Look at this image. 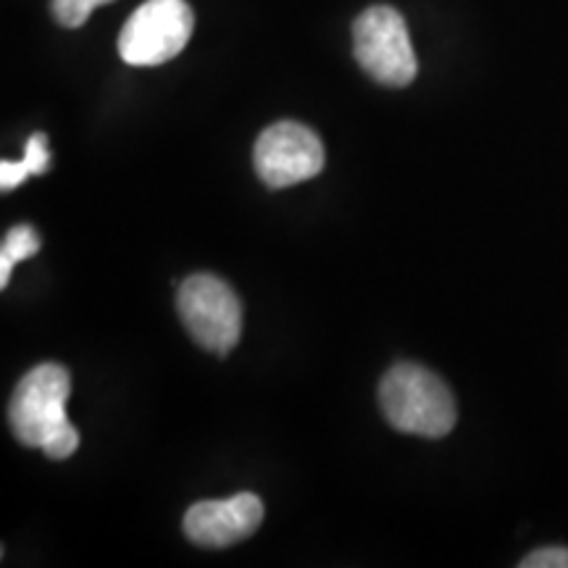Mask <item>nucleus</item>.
<instances>
[{"mask_svg": "<svg viewBox=\"0 0 568 568\" xmlns=\"http://www.w3.org/2000/svg\"><path fill=\"white\" fill-rule=\"evenodd\" d=\"M180 311L190 337L205 351L226 355L243 335V305L232 287L219 276L195 274L182 282L176 295Z\"/></svg>", "mask_w": 568, "mask_h": 568, "instance_id": "4", "label": "nucleus"}, {"mask_svg": "<svg viewBox=\"0 0 568 568\" xmlns=\"http://www.w3.org/2000/svg\"><path fill=\"white\" fill-rule=\"evenodd\" d=\"M264 521V503L258 495L240 493L230 500L195 503L184 516V535L201 548H230L255 535Z\"/></svg>", "mask_w": 568, "mask_h": 568, "instance_id": "7", "label": "nucleus"}, {"mask_svg": "<svg viewBox=\"0 0 568 568\" xmlns=\"http://www.w3.org/2000/svg\"><path fill=\"white\" fill-rule=\"evenodd\" d=\"M113 0H51L53 19L59 21L67 30H77L84 21L90 19V13L98 9V6H109Z\"/></svg>", "mask_w": 568, "mask_h": 568, "instance_id": "10", "label": "nucleus"}, {"mask_svg": "<svg viewBox=\"0 0 568 568\" xmlns=\"http://www.w3.org/2000/svg\"><path fill=\"white\" fill-rule=\"evenodd\" d=\"M40 251V234L30 224H19L6 232L3 245H0V287H6L11 280L13 266L19 261L32 258Z\"/></svg>", "mask_w": 568, "mask_h": 568, "instance_id": "9", "label": "nucleus"}, {"mask_svg": "<svg viewBox=\"0 0 568 568\" xmlns=\"http://www.w3.org/2000/svg\"><path fill=\"white\" fill-rule=\"evenodd\" d=\"M69 393L71 376L61 364H40L24 374L9 403L13 437L27 447H40L51 460L74 456L80 432L67 416Z\"/></svg>", "mask_w": 568, "mask_h": 568, "instance_id": "1", "label": "nucleus"}, {"mask_svg": "<svg viewBox=\"0 0 568 568\" xmlns=\"http://www.w3.org/2000/svg\"><path fill=\"white\" fill-rule=\"evenodd\" d=\"M51 166V151H48V138L42 132L32 134L27 142V153L21 161H3L0 163V187L3 193L17 190L21 182L30 180V176L45 174Z\"/></svg>", "mask_w": 568, "mask_h": 568, "instance_id": "8", "label": "nucleus"}, {"mask_svg": "<svg viewBox=\"0 0 568 568\" xmlns=\"http://www.w3.org/2000/svg\"><path fill=\"white\" fill-rule=\"evenodd\" d=\"M385 418L403 435L445 437L458 422L456 397L435 372L418 364H397L379 385Z\"/></svg>", "mask_w": 568, "mask_h": 568, "instance_id": "2", "label": "nucleus"}, {"mask_svg": "<svg viewBox=\"0 0 568 568\" xmlns=\"http://www.w3.org/2000/svg\"><path fill=\"white\" fill-rule=\"evenodd\" d=\"M255 172L272 190L293 187L324 169V145L311 126L276 122L255 142Z\"/></svg>", "mask_w": 568, "mask_h": 568, "instance_id": "6", "label": "nucleus"}, {"mask_svg": "<svg viewBox=\"0 0 568 568\" xmlns=\"http://www.w3.org/2000/svg\"><path fill=\"white\" fill-rule=\"evenodd\" d=\"M521 568H568V548H542L521 560Z\"/></svg>", "mask_w": 568, "mask_h": 568, "instance_id": "11", "label": "nucleus"}, {"mask_svg": "<svg viewBox=\"0 0 568 568\" xmlns=\"http://www.w3.org/2000/svg\"><path fill=\"white\" fill-rule=\"evenodd\" d=\"M193 27V9L184 0H148L126 19L119 55L130 67H159L184 51Z\"/></svg>", "mask_w": 568, "mask_h": 568, "instance_id": "5", "label": "nucleus"}, {"mask_svg": "<svg viewBox=\"0 0 568 568\" xmlns=\"http://www.w3.org/2000/svg\"><path fill=\"white\" fill-rule=\"evenodd\" d=\"M353 53L361 69L385 88H406L416 80V53L408 24L393 6H372L353 24Z\"/></svg>", "mask_w": 568, "mask_h": 568, "instance_id": "3", "label": "nucleus"}]
</instances>
